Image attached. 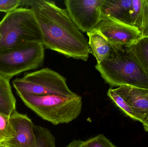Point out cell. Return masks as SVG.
<instances>
[{
	"label": "cell",
	"instance_id": "6da1fadb",
	"mask_svg": "<svg viewBox=\"0 0 148 147\" xmlns=\"http://www.w3.org/2000/svg\"><path fill=\"white\" fill-rule=\"evenodd\" d=\"M30 7L38 22L45 48L68 58L87 61L92 54L88 41L76 26L66 9L48 0H22Z\"/></svg>",
	"mask_w": 148,
	"mask_h": 147
},
{
	"label": "cell",
	"instance_id": "7a4b0ae2",
	"mask_svg": "<svg viewBox=\"0 0 148 147\" xmlns=\"http://www.w3.org/2000/svg\"><path fill=\"white\" fill-rule=\"evenodd\" d=\"M95 67L110 88L128 86L148 89L147 76L125 47L113 48L109 57Z\"/></svg>",
	"mask_w": 148,
	"mask_h": 147
},
{
	"label": "cell",
	"instance_id": "3957f363",
	"mask_svg": "<svg viewBox=\"0 0 148 147\" xmlns=\"http://www.w3.org/2000/svg\"><path fill=\"white\" fill-rule=\"evenodd\" d=\"M24 104L43 120L54 125L69 123L81 114V96L65 97L56 95L36 96L24 92L16 93Z\"/></svg>",
	"mask_w": 148,
	"mask_h": 147
},
{
	"label": "cell",
	"instance_id": "277c9868",
	"mask_svg": "<svg viewBox=\"0 0 148 147\" xmlns=\"http://www.w3.org/2000/svg\"><path fill=\"white\" fill-rule=\"evenodd\" d=\"M29 42L42 43L40 28L33 10L20 7L6 14L0 22V52Z\"/></svg>",
	"mask_w": 148,
	"mask_h": 147
},
{
	"label": "cell",
	"instance_id": "5b68a950",
	"mask_svg": "<svg viewBox=\"0 0 148 147\" xmlns=\"http://www.w3.org/2000/svg\"><path fill=\"white\" fill-rule=\"evenodd\" d=\"M44 58L42 42H29L0 52V75L10 80L22 72L42 67Z\"/></svg>",
	"mask_w": 148,
	"mask_h": 147
},
{
	"label": "cell",
	"instance_id": "8992f818",
	"mask_svg": "<svg viewBox=\"0 0 148 147\" xmlns=\"http://www.w3.org/2000/svg\"><path fill=\"white\" fill-rule=\"evenodd\" d=\"M16 93L24 92L36 96H75L69 88L66 79L58 72L48 68L26 73L23 77L12 82Z\"/></svg>",
	"mask_w": 148,
	"mask_h": 147
},
{
	"label": "cell",
	"instance_id": "52a82bcc",
	"mask_svg": "<svg viewBox=\"0 0 148 147\" xmlns=\"http://www.w3.org/2000/svg\"><path fill=\"white\" fill-rule=\"evenodd\" d=\"M105 0H66L64 3L70 18L82 33L95 28L101 20Z\"/></svg>",
	"mask_w": 148,
	"mask_h": 147
},
{
	"label": "cell",
	"instance_id": "ba28073f",
	"mask_svg": "<svg viewBox=\"0 0 148 147\" xmlns=\"http://www.w3.org/2000/svg\"><path fill=\"white\" fill-rule=\"evenodd\" d=\"M95 28L107 39L113 49L126 47L142 37L141 33L136 28L102 14Z\"/></svg>",
	"mask_w": 148,
	"mask_h": 147
},
{
	"label": "cell",
	"instance_id": "9c48e42d",
	"mask_svg": "<svg viewBox=\"0 0 148 147\" xmlns=\"http://www.w3.org/2000/svg\"><path fill=\"white\" fill-rule=\"evenodd\" d=\"M142 6L143 0H105L102 14L139 30Z\"/></svg>",
	"mask_w": 148,
	"mask_h": 147
},
{
	"label": "cell",
	"instance_id": "30bf717a",
	"mask_svg": "<svg viewBox=\"0 0 148 147\" xmlns=\"http://www.w3.org/2000/svg\"><path fill=\"white\" fill-rule=\"evenodd\" d=\"M11 125L15 133V137L2 146L9 147H30L35 142L34 125L25 114L15 111L10 116Z\"/></svg>",
	"mask_w": 148,
	"mask_h": 147
},
{
	"label": "cell",
	"instance_id": "8fae6325",
	"mask_svg": "<svg viewBox=\"0 0 148 147\" xmlns=\"http://www.w3.org/2000/svg\"><path fill=\"white\" fill-rule=\"evenodd\" d=\"M131 107L140 122L143 123L148 119V89L128 86L114 89Z\"/></svg>",
	"mask_w": 148,
	"mask_h": 147
},
{
	"label": "cell",
	"instance_id": "7c38bea8",
	"mask_svg": "<svg viewBox=\"0 0 148 147\" xmlns=\"http://www.w3.org/2000/svg\"><path fill=\"white\" fill-rule=\"evenodd\" d=\"M88 44L92 54L97 63H101L109 57L113 48L106 38L96 28L87 32Z\"/></svg>",
	"mask_w": 148,
	"mask_h": 147
},
{
	"label": "cell",
	"instance_id": "4fadbf2b",
	"mask_svg": "<svg viewBox=\"0 0 148 147\" xmlns=\"http://www.w3.org/2000/svg\"><path fill=\"white\" fill-rule=\"evenodd\" d=\"M125 48L148 77V36L141 37Z\"/></svg>",
	"mask_w": 148,
	"mask_h": 147
},
{
	"label": "cell",
	"instance_id": "5bb4252c",
	"mask_svg": "<svg viewBox=\"0 0 148 147\" xmlns=\"http://www.w3.org/2000/svg\"><path fill=\"white\" fill-rule=\"evenodd\" d=\"M16 105L10 80L0 75V113L10 116L16 111Z\"/></svg>",
	"mask_w": 148,
	"mask_h": 147
},
{
	"label": "cell",
	"instance_id": "9a60e30c",
	"mask_svg": "<svg viewBox=\"0 0 148 147\" xmlns=\"http://www.w3.org/2000/svg\"><path fill=\"white\" fill-rule=\"evenodd\" d=\"M34 131L35 142L30 147H56L55 138L49 129L34 125Z\"/></svg>",
	"mask_w": 148,
	"mask_h": 147
},
{
	"label": "cell",
	"instance_id": "2e32d148",
	"mask_svg": "<svg viewBox=\"0 0 148 147\" xmlns=\"http://www.w3.org/2000/svg\"><path fill=\"white\" fill-rule=\"evenodd\" d=\"M107 95L115 105L127 116L129 117L134 121L140 122L139 118L133 111L130 106L127 103V102L123 100V98L121 96H119L115 91L114 89L110 88L109 89L107 92Z\"/></svg>",
	"mask_w": 148,
	"mask_h": 147
},
{
	"label": "cell",
	"instance_id": "e0dca14e",
	"mask_svg": "<svg viewBox=\"0 0 148 147\" xmlns=\"http://www.w3.org/2000/svg\"><path fill=\"white\" fill-rule=\"evenodd\" d=\"M10 117L0 113V146L12 140L15 135Z\"/></svg>",
	"mask_w": 148,
	"mask_h": 147
},
{
	"label": "cell",
	"instance_id": "ac0fdd59",
	"mask_svg": "<svg viewBox=\"0 0 148 147\" xmlns=\"http://www.w3.org/2000/svg\"><path fill=\"white\" fill-rule=\"evenodd\" d=\"M82 147H117L103 135L99 134L86 141H82Z\"/></svg>",
	"mask_w": 148,
	"mask_h": 147
},
{
	"label": "cell",
	"instance_id": "d6986e66",
	"mask_svg": "<svg viewBox=\"0 0 148 147\" xmlns=\"http://www.w3.org/2000/svg\"><path fill=\"white\" fill-rule=\"evenodd\" d=\"M139 31L142 37L148 36V0H143L141 26Z\"/></svg>",
	"mask_w": 148,
	"mask_h": 147
},
{
	"label": "cell",
	"instance_id": "ffe728a7",
	"mask_svg": "<svg viewBox=\"0 0 148 147\" xmlns=\"http://www.w3.org/2000/svg\"><path fill=\"white\" fill-rule=\"evenodd\" d=\"M21 6L22 0H0V12L9 13Z\"/></svg>",
	"mask_w": 148,
	"mask_h": 147
},
{
	"label": "cell",
	"instance_id": "44dd1931",
	"mask_svg": "<svg viewBox=\"0 0 148 147\" xmlns=\"http://www.w3.org/2000/svg\"><path fill=\"white\" fill-rule=\"evenodd\" d=\"M82 141L80 140H74L66 147H82Z\"/></svg>",
	"mask_w": 148,
	"mask_h": 147
},
{
	"label": "cell",
	"instance_id": "7402d4cb",
	"mask_svg": "<svg viewBox=\"0 0 148 147\" xmlns=\"http://www.w3.org/2000/svg\"><path fill=\"white\" fill-rule=\"evenodd\" d=\"M142 124L145 131L148 132V119Z\"/></svg>",
	"mask_w": 148,
	"mask_h": 147
},
{
	"label": "cell",
	"instance_id": "603a6c76",
	"mask_svg": "<svg viewBox=\"0 0 148 147\" xmlns=\"http://www.w3.org/2000/svg\"><path fill=\"white\" fill-rule=\"evenodd\" d=\"M0 147H9L5 146H0Z\"/></svg>",
	"mask_w": 148,
	"mask_h": 147
}]
</instances>
